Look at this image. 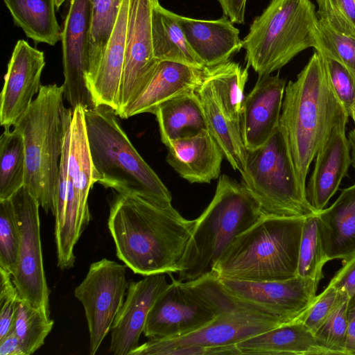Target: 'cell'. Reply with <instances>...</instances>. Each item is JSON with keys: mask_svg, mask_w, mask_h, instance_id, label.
I'll return each mask as SVG.
<instances>
[{"mask_svg": "<svg viewBox=\"0 0 355 355\" xmlns=\"http://www.w3.org/2000/svg\"><path fill=\"white\" fill-rule=\"evenodd\" d=\"M195 220L137 195L117 193L107 221L117 257L144 276L178 273Z\"/></svg>", "mask_w": 355, "mask_h": 355, "instance_id": "cell-1", "label": "cell"}, {"mask_svg": "<svg viewBox=\"0 0 355 355\" xmlns=\"http://www.w3.org/2000/svg\"><path fill=\"white\" fill-rule=\"evenodd\" d=\"M348 119L331 87L322 59L315 51L295 80L286 86L279 120L304 191L310 165L318 151L333 129L347 124Z\"/></svg>", "mask_w": 355, "mask_h": 355, "instance_id": "cell-2", "label": "cell"}, {"mask_svg": "<svg viewBox=\"0 0 355 355\" xmlns=\"http://www.w3.org/2000/svg\"><path fill=\"white\" fill-rule=\"evenodd\" d=\"M306 217L262 214L229 244L214 265L217 278L286 280L297 276Z\"/></svg>", "mask_w": 355, "mask_h": 355, "instance_id": "cell-3", "label": "cell"}, {"mask_svg": "<svg viewBox=\"0 0 355 355\" xmlns=\"http://www.w3.org/2000/svg\"><path fill=\"white\" fill-rule=\"evenodd\" d=\"M64 87L42 85L31 105L13 126L25 148V187L40 206L53 214L59 166L73 110L64 105Z\"/></svg>", "mask_w": 355, "mask_h": 355, "instance_id": "cell-4", "label": "cell"}, {"mask_svg": "<svg viewBox=\"0 0 355 355\" xmlns=\"http://www.w3.org/2000/svg\"><path fill=\"white\" fill-rule=\"evenodd\" d=\"M84 112L96 182L119 193L171 206V192L132 144L116 112L104 105Z\"/></svg>", "mask_w": 355, "mask_h": 355, "instance_id": "cell-5", "label": "cell"}, {"mask_svg": "<svg viewBox=\"0 0 355 355\" xmlns=\"http://www.w3.org/2000/svg\"><path fill=\"white\" fill-rule=\"evenodd\" d=\"M263 214L246 188L227 175L219 176L211 201L196 223L180 263L178 280L188 282L211 272L235 236Z\"/></svg>", "mask_w": 355, "mask_h": 355, "instance_id": "cell-6", "label": "cell"}, {"mask_svg": "<svg viewBox=\"0 0 355 355\" xmlns=\"http://www.w3.org/2000/svg\"><path fill=\"white\" fill-rule=\"evenodd\" d=\"M319 19L311 0H271L243 40L245 61L259 77L272 74L318 45Z\"/></svg>", "mask_w": 355, "mask_h": 355, "instance_id": "cell-7", "label": "cell"}, {"mask_svg": "<svg viewBox=\"0 0 355 355\" xmlns=\"http://www.w3.org/2000/svg\"><path fill=\"white\" fill-rule=\"evenodd\" d=\"M241 184L262 213L286 217L317 214L298 182L286 139L279 125L261 146L247 150Z\"/></svg>", "mask_w": 355, "mask_h": 355, "instance_id": "cell-8", "label": "cell"}, {"mask_svg": "<svg viewBox=\"0 0 355 355\" xmlns=\"http://www.w3.org/2000/svg\"><path fill=\"white\" fill-rule=\"evenodd\" d=\"M204 288L209 298L223 311L212 321L180 337L151 340L139 345L130 355H165L183 347H217L236 345L248 338L286 324L260 310L232 297L214 276L207 277Z\"/></svg>", "mask_w": 355, "mask_h": 355, "instance_id": "cell-9", "label": "cell"}, {"mask_svg": "<svg viewBox=\"0 0 355 355\" xmlns=\"http://www.w3.org/2000/svg\"><path fill=\"white\" fill-rule=\"evenodd\" d=\"M171 279L148 313L143 333L149 339L165 340L187 335L223 312L191 282Z\"/></svg>", "mask_w": 355, "mask_h": 355, "instance_id": "cell-10", "label": "cell"}, {"mask_svg": "<svg viewBox=\"0 0 355 355\" xmlns=\"http://www.w3.org/2000/svg\"><path fill=\"white\" fill-rule=\"evenodd\" d=\"M126 267L106 258L94 262L74 291L85 309L90 355L97 352L123 304L129 284Z\"/></svg>", "mask_w": 355, "mask_h": 355, "instance_id": "cell-11", "label": "cell"}, {"mask_svg": "<svg viewBox=\"0 0 355 355\" xmlns=\"http://www.w3.org/2000/svg\"><path fill=\"white\" fill-rule=\"evenodd\" d=\"M10 198L20 236L17 264L12 275L13 283L21 300L50 315V291L44 268L40 238V206L24 187Z\"/></svg>", "mask_w": 355, "mask_h": 355, "instance_id": "cell-12", "label": "cell"}, {"mask_svg": "<svg viewBox=\"0 0 355 355\" xmlns=\"http://www.w3.org/2000/svg\"><path fill=\"white\" fill-rule=\"evenodd\" d=\"M217 279L232 297L284 323L304 315L316 299L319 284L313 279L300 276L277 281Z\"/></svg>", "mask_w": 355, "mask_h": 355, "instance_id": "cell-13", "label": "cell"}, {"mask_svg": "<svg viewBox=\"0 0 355 355\" xmlns=\"http://www.w3.org/2000/svg\"><path fill=\"white\" fill-rule=\"evenodd\" d=\"M159 0H130L124 67L119 96L120 116L142 92L159 61L153 51L151 17Z\"/></svg>", "mask_w": 355, "mask_h": 355, "instance_id": "cell-14", "label": "cell"}, {"mask_svg": "<svg viewBox=\"0 0 355 355\" xmlns=\"http://www.w3.org/2000/svg\"><path fill=\"white\" fill-rule=\"evenodd\" d=\"M89 0H71L61 33L64 98L73 110L96 107L88 88L89 67Z\"/></svg>", "mask_w": 355, "mask_h": 355, "instance_id": "cell-15", "label": "cell"}, {"mask_svg": "<svg viewBox=\"0 0 355 355\" xmlns=\"http://www.w3.org/2000/svg\"><path fill=\"white\" fill-rule=\"evenodd\" d=\"M45 63L43 51L25 40L17 41L8 64L0 95V123L4 129L15 125L39 93Z\"/></svg>", "mask_w": 355, "mask_h": 355, "instance_id": "cell-16", "label": "cell"}, {"mask_svg": "<svg viewBox=\"0 0 355 355\" xmlns=\"http://www.w3.org/2000/svg\"><path fill=\"white\" fill-rule=\"evenodd\" d=\"M168 285L164 274L145 276L128 284L126 299L112 326L110 352L130 355L139 347L148 313Z\"/></svg>", "mask_w": 355, "mask_h": 355, "instance_id": "cell-17", "label": "cell"}, {"mask_svg": "<svg viewBox=\"0 0 355 355\" xmlns=\"http://www.w3.org/2000/svg\"><path fill=\"white\" fill-rule=\"evenodd\" d=\"M285 88L286 80L279 73L270 74L259 77L245 96L241 126L247 150L263 145L279 125Z\"/></svg>", "mask_w": 355, "mask_h": 355, "instance_id": "cell-18", "label": "cell"}, {"mask_svg": "<svg viewBox=\"0 0 355 355\" xmlns=\"http://www.w3.org/2000/svg\"><path fill=\"white\" fill-rule=\"evenodd\" d=\"M346 125H339L333 129L315 157L306 192L309 203L317 213L326 207L352 164Z\"/></svg>", "mask_w": 355, "mask_h": 355, "instance_id": "cell-19", "label": "cell"}, {"mask_svg": "<svg viewBox=\"0 0 355 355\" xmlns=\"http://www.w3.org/2000/svg\"><path fill=\"white\" fill-rule=\"evenodd\" d=\"M207 67L160 61L147 85L119 116L128 119L142 114H153L163 103L178 96L195 92L203 82Z\"/></svg>", "mask_w": 355, "mask_h": 355, "instance_id": "cell-20", "label": "cell"}, {"mask_svg": "<svg viewBox=\"0 0 355 355\" xmlns=\"http://www.w3.org/2000/svg\"><path fill=\"white\" fill-rule=\"evenodd\" d=\"M167 163L190 183H209L219 177L224 154L207 130L171 140Z\"/></svg>", "mask_w": 355, "mask_h": 355, "instance_id": "cell-21", "label": "cell"}, {"mask_svg": "<svg viewBox=\"0 0 355 355\" xmlns=\"http://www.w3.org/2000/svg\"><path fill=\"white\" fill-rule=\"evenodd\" d=\"M177 19L189 45L206 67L228 61L243 48L239 30L225 15L205 20L177 14Z\"/></svg>", "mask_w": 355, "mask_h": 355, "instance_id": "cell-22", "label": "cell"}, {"mask_svg": "<svg viewBox=\"0 0 355 355\" xmlns=\"http://www.w3.org/2000/svg\"><path fill=\"white\" fill-rule=\"evenodd\" d=\"M130 0H123L111 37L94 73L87 79L97 106L119 110V96L125 62Z\"/></svg>", "mask_w": 355, "mask_h": 355, "instance_id": "cell-23", "label": "cell"}, {"mask_svg": "<svg viewBox=\"0 0 355 355\" xmlns=\"http://www.w3.org/2000/svg\"><path fill=\"white\" fill-rule=\"evenodd\" d=\"M322 241L329 261L345 263L355 257V184L344 189L334 202L317 213Z\"/></svg>", "mask_w": 355, "mask_h": 355, "instance_id": "cell-24", "label": "cell"}, {"mask_svg": "<svg viewBox=\"0 0 355 355\" xmlns=\"http://www.w3.org/2000/svg\"><path fill=\"white\" fill-rule=\"evenodd\" d=\"M68 182L72 186L78 203V232L82 234L90 221L88 196L96 183L91 158L85 120L84 109L73 110L70 126Z\"/></svg>", "mask_w": 355, "mask_h": 355, "instance_id": "cell-25", "label": "cell"}, {"mask_svg": "<svg viewBox=\"0 0 355 355\" xmlns=\"http://www.w3.org/2000/svg\"><path fill=\"white\" fill-rule=\"evenodd\" d=\"M300 318L242 340L236 347L241 354L330 355Z\"/></svg>", "mask_w": 355, "mask_h": 355, "instance_id": "cell-26", "label": "cell"}, {"mask_svg": "<svg viewBox=\"0 0 355 355\" xmlns=\"http://www.w3.org/2000/svg\"><path fill=\"white\" fill-rule=\"evenodd\" d=\"M195 92L204 112L207 130L221 148L225 158L242 175L245 171L247 149L242 137L241 126L225 115L205 76Z\"/></svg>", "mask_w": 355, "mask_h": 355, "instance_id": "cell-27", "label": "cell"}, {"mask_svg": "<svg viewBox=\"0 0 355 355\" xmlns=\"http://www.w3.org/2000/svg\"><path fill=\"white\" fill-rule=\"evenodd\" d=\"M153 114L164 145L171 140L192 136L207 130L204 112L195 92L163 103L156 108Z\"/></svg>", "mask_w": 355, "mask_h": 355, "instance_id": "cell-28", "label": "cell"}, {"mask_svg": "<svg viewBox=\"0 0 355 355\" xmlns=\"http://www.w3.org/2000/svg\"><path fill=\"white\" fill-rule=\"evenodd\" d=\"M153 51L159 61H173L198 68L206 67L189 45L177 14L162 7L153 6L151 17Z\"/></svg>", "mask_w": 355, "mask_h": 355, "instance_id": "cell-29", "label": "cell"}, {"mask_svg": "<svg viewBox=\"0 0 355 355\" xmlns=\"http://www.w3.org/2000/svg\"><path fill=\"white\" fill-rule=\"evenodd\" d=\"M14 22L35 42L55 45L62 31L55 15V0H3Z\"/></svg>", "mask_w": 355, "mask_h": 355, "instance_id": "cell-30", "label": "cell"}, {"mask_svg": "<svg viewBox=\"0 0 355 355\" xmlns=\"http://www.w3.org/2000/svg\"><path fill=\"white\" fill-rule=\"evenodd\" d=\"M248 67L228 60L207 67L205 78L225 115L241 125L244 89L248 78Z\"/></svg>", "mask_w": 355, "mask_h": 355, "instance_id": "cell-31", "label": "cell"}, {"mask_svg": "<svg viewBox=\"0 0 355 355\" xmlns=\"http://www.w3.org/2000/svg\"><path fill=\"white\" fill-rule=\"evenodd\" d=\"M26 155L24 139L15 128L4 129L0 138V200L24 187Z\"/></svg>", "mask_w": 355, "mask_h": 355, "instance_id": "cell-32", "label": "cell"}, {"mask_svg": "<svg viewBox=\"0 0 355 355\" xmlns=\"http://www.w3.org/2000/svg\"><path fill=\"white\" fill-rule=\"evenodd\" d=\"M89 67L95 71L114 29L123 0H89Z\"/></svg>", "mask_w": 355, "mask_h": 355, "instance_id": "cell-33", "label": "cell"}, {"mask_svg": "<svg viewBox=\"0 0 355 355\" xmlns=\"http://www.w3.org/2000/svg\"><path fill=\"white\" fill-rule=\"evenodd\" d=\"M53 324L43 309L19 299L12 327L24 355L33 354L44 345Z\"/></svg>", "mask_w": 355, "mask_h": 355, "instance_id": "cell-34", "label": "cell"}, {"mask_svg": "<svg viewBox=\"0 0 355 355\" xmlns=\"http://www.w3.org/2000/svg\"><path fill=\"white\" fill-rule=\"evenodd\" d=\"M329 260L325 254L317 214L305 218L299 249L297 276L320 283Z\"/></svg>", "mask_w": 355, "mask_h": 355, "instance_id": "cell-35", "label": "cell"}, {"mask_svg": "<svg viewBox=\"0 0 355 355\" xmlns=\"http://www.w3.org/2000/svg\"><path fill=\"white\" fill-rule=\"evenodd\" d=\"M19 230L11 198L0 200V268L14 274L19 250Z\"/></svg>", "mask_w": 355, "mask_h": 355, "instance_id": "cell-36", "label": "cell"}, {"mask_svg": "<svg viewBox=\"0 0 355 355\" xmlns=\"http://www.w3.org/2000/svg\"><path fill=\"white\" fill-rule=\"evenodd\" d=\"M349 300L348 295L343 293L339 302L315 334L318 343L331 351L334 354L347 355L346 338Z\"/></svg>", "mask_w": 355, "mask_h": 355, "instance_id": "cell-37", "label": "cell"}, {"mask_svg": "<svg viewBox=\"0 0 355 355\" xmlns=\"http://www.w3.org/2000/svg\"><path fill=\"white\" fill-rule=\"evenodd\" d=\"M321 56L324 68L336 96L344 106L349 117L355 114V77L340 61L322 51L315 49Z\"/></svg>", "mask_w": 355, "mask_h": 355, "instance_id": "cell-38", "label": "cell"}, {"mask_svg": "<svg viewBox=\"0 0 355 355\" xmlns=\"http://www.w3.org/2000/svg\"><path fill=\"white\" fill-rule=\"evenodd\" d=\"M322 49L342 64L355 77V38L341 33L319 19L318 45Z\"/></svg>", "mask_w": 355, "mask_h": 355, "instance_id": "cell-39", "label": "cell"}, {"mask_svg": "<svg viewBox=\"0 0 355 355\" xmlns=\"http://www.w3.org/2000/svg\"><path fill=\"white\" fill-rule=\"evenodd\" d=\"M317 15L338 32L355 38V0H315Z\"/></svg>", "mask_w": 355, "mask_h": 355, "instance_id": "cell-40", "label": "cell"}, {"mask_svg": "<svg viewBox=\"0 0 355 355\" xmlns=\"http://www.w3.org/2000/svg\"><path fill=\"white\" fill-rule=\"evenodd\" d=\"M343 296V293L335 286L328 284L325 289L316 296L314 303L304 313L302 322L315 335L330 315Z\"/></svg>", "mask_w": 355, "mask_h": 355, "instance_id": "cell-41", "label": "cell"}, {"mask_svg": "<svg viewBox=\"0 0 355 355\" xmlns=\"http://www.w3.org/2000/svg\"><path fill=\"white\" fill-rule=\"evenodd\" d=\"M0 338H2L13 326L20 298L12 275L0 268Z\"/></svg>", "mask_w": 355, "mask_h": 355, "instance_id": "cell-42", "label": "cell"}, {"mask_svg": "<svg viewBox=\"0 0 355 355\" xmlns=\"http://www.w3.org/2000/svg\"><path fill=\"white\" fill-rule=\"evenodd\" d=\"M71 126V125H70ZM70 142V127L67 132L59 166L58 182L55 204V237L58 236L64 226L68 192V162Z\"/></svg>", "mask_w": 355, "mask_h": 355, "instance_id": "cell-43", "label": "cell"}, {"mask_svg": "<svg viewBox=\"0 0 355 355\" xmlns=\"http://www.w3.org/2000/svg\"><path fill=\"white\" fill-rule=\"evenodd\" d=\"M329 284L346 293L349 298L355 295V257L343 263Z\"/></svg>", "mask_w": 355, "mask_h": 355, "instance_id": "cell-44", "label": "cell"}, {"mask_svg": "<svg viewBox=\"0 0 355 355\" xmlns=\"http://www.w3.org/2000/svg\"><path fill=\"white\" fill-rule=\"evenodd\" d=\"M223 15L233 24H244L247 0H217Z\"/></svg>", "mask_w": 355, "mask_h": 355, "instance_id": "cell-45", "label": "cell"}, {"mask_svg": "<svg viewBox=\"0 0 355 355\" xmlns=\"http://www.w3.org/2000/svg\"><path fill=\"white\" fill-rule=\"evenodd\" d=\"M346 351L347 355H355V295L350 298L348 306Z\"/></svg>", "mask_w": 355, "mask_h": 355, "instance_id": "cell-46", "label": "cell"}, {"mask_svg": "<svg viewBox=\"0 0 355 355\" xmlns=\"http://www.w3.org/2000/svg\"><path fill=\"white\" fill-rule=\"evenodd\" d=\"M0 355H24L13 327L0 338Z\"/></svg>", "mask_w": 355, "mask_h": 355, "instance_id": "cell-47", "label": "cell"}, {"mask_svg": "<svg viewBox=\"0 0 355 355\" xmlns=\"http://www.w3.org/2000/svg\"><path fill=\"white\" fill-rule=\"evenodd\" d=\"M347 137L350 147L352 165L355 170V129L349 132Z\"/></svg>", "mask_w": 355, "mask_h": 355, "instance_id": "cell-48", "label": "cell"}, {"mask_svg": "<svg viewBox=\"0 0 355 355\" xmlns=\"http://www.w3.org/2000/svg\"><path fill=\"white\" fill-rule=\"evenodd\" d=\"M56 8H59L60 6L65 1V0H55Z\"/></svg>", "mask_w": 355, "mask_h": 355, "instance_id": "cell-49", "label": "cell"}, {"mask_svg": "<svg viewBox=\"0 0 355 355\" xmlns=\"http://www.w3.org/2000/svg\"><path fill=\"white\" fill-rule=\"evenodd\" d=\"M352 119L353 120V121H354V123L355 124V114H354V116H353V118Z\"/></svg>", "mask_w": 355, "mask_h": 355, "instance_id": "cell-50", "label": "cell"}]
</instances>
